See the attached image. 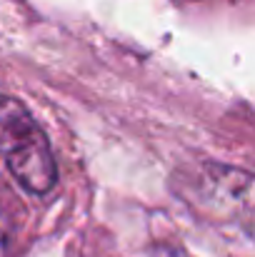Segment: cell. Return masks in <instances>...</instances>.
Listing matches in <instances>:
<instances>
[{
	"label": "cell",
	"mask_w": 255,
	"mask_h": 257,
	"mask_svg": "<svg viewBox=\"0 0 255 257\" xmlns=\"http://www.w3.org/2000/svg\"><path fill=\"white\" fill-rule=\"evenodd\" d=\"M0 155L28 192L45 195L53 190L58 168L50 143L25 105L8 95H0Z\"/></svg>",
	"instance_id": "cell-1"
},
{
	"label": "cell",
	"mask_w": 255,
	"mask_h": 257,
	"mask_svg": "<svg viewBox=\"0 0 255 257\" xmlns=\"http://www.w3.org/2000/svg\"><path fill=\"white\" fill-rule=\"evenodd\" d=\"M3 250H5V227L0 222V255H3Z\"/></svg>",
	"instance_id": "cell-2"
}]
</instances>
